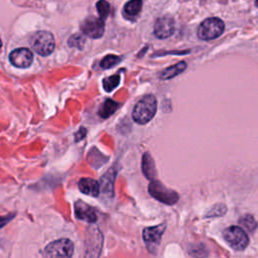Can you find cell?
Listing matches in <instances>:
<instances>
[{
    "mask_svg": "<svg viewBox=\"0 0 258 258\" xmlns=\"http://www.w3.org/2000/svg\"><path fill=\"white\" fill-rule=\"evenodd\" d=\"M157 102L153 95H146L134 106L132 111L133 120L138 124L148 123L155 115Z\"/></svg>",
    "mask_w": 258,
    "mask_h": 258,
    "instance_id": "obj_1",
    "label": "cell"
},
{
    "mask_svg": "<svg viewBox=\"0 0 258 258\" xmlns=\"http://www.w3.org/2000/svg\"><path fill=\"white\" fill-rule=\"evenodd\" d=\"M74 243L68 238H61L50 242L42 252V258H72Z\"/></svg>",
    "mask_w": 258,
    "mask_h": 258,
    "instance_id": "obj_2",
    "label": "cell"
},
{
    "mask_svg": "<svg viewBox=\"0 0 258 258\" xmlns=\"http://www.w3.org/2000/svg\"><path fill=\"white\" fill-rule=\"evenodd\" d=\"M29 43L32 49L42 56L50 54L53 51L55 44L53 35L45 30L36 31L33 33L29 39Z\"/></svg>",
    "mask_w": 258,
    "mask_h": 258,
    "instance_id": "obj_3",
    "label": "cell"
},
{
    "mask_svg": "<svg viewBox=\"0 0 258 258\" xmlns=\"http://www.w3.org/2000/svg\"><path fill=\"white\" fill-rule=\"evenodd\" d=\"M225 29L223 20L218 17H210L205 19L198 28V37L202 40H212L219 37Z\"/></svg>",
    "mask_w": 258,
    "mask_h": 258,
    "instance_id": "obj_4",
    "label": "cell"
},
{
    "mask_svg": "<svg viewBox=\"0 0 258 258\" xmlns=\"http://www.w3.org/2000/svg\"><path fill=\"white\" fill-rule=\"evenodd\" d=\"M148 191L155 200L166 205L176 204L179 198L176 191L166 187L159 180H152L148 185Z\"/></svg>",
    "mask_w": 258,
    "mask_h": 258,
    "instance_id": "obj_5",
    "label": "cell"
},
{
    "mask_svg": "<svg viewBox=\"0 0 258 258\" xmlns=\"http://www.w3.org/2000/svg\"><path fill=\"white\" fill-rule=\"evenodd\" d=\"M223 235L226 242L234 250L241 251L248 246V243H249L248 235L245 233V231L241 227L231 226L226 230H224Z\"/></svg>",
    "mask_w": 258,
    "mask_h": 258,
    "instance_id": "obj_6",
    "label": "cell"
},
{
    "mask_svg": "<svg viewBox=\"0 0 258 258\" xmlns=\"http://www.w3.org/2000/svg\"><path fill=\"white\" fill-rule=\"evenodd\" d=\"M165 231V225L160 224L153 227H146L143 229L142 237L147 250L151 254H156L161 242L162 235Z\"/></svg>",
    "mask_w": 258,
    "mask_h": 258,
    "instance_id": "obj_7",
    "label": "cell"
},
{
    "mask_svg": "<svg viewBox=\"0 0 258 258\" xmlns=\"http://www.w3.org/2000/svg\"><path fill=\"white\" fill-rule=\"evenodd\" d=\"M103 244L101 232L96 228H89L86 240V258H98Z\"/></svg>",
    "mask_w": 258,
    "mask_h": 258,
    "instance_id": "obj_8",
    "label": "cell"
},
{
    "mask_svg": "<svg viewBox=\"0 0 258 258\" xmlns=\"http://www.w3.org/2000/svg\"><path fill=\"white\" fill-rule=\"evenodd\" d=\"M81 29L84 34L91 38H100L105 30L104 20L96 16H89L81 23Z\"/></svg>",
    "mask_w": 258,
    "mask_h": 258,
    "instance_id": "obj_9",
    "label": "cell"
},
{
    "mask_svg": "<svg viewBox=\"0 0 258 258\" xmlns=\"http://www.w3.org/2000/svg\"><path fill=\"white\" fill-rule=\"evenodd\" d=\"M175 31V22L172 16L163 15L155 20L153 32L157 38H167Z\"/></svg>",
    "mask_w": 258,
    "mask_h": 258,
    "instance_id": "obj_10",
    "label": "cell"
},
{
    "mask_svg": "<svg viewBox=\"0 0 258 258\" xmlns=\"http://www.w3.org/2000/svg\"><path fill=\"white\" fill-rule=\"evenodd\" d=\"M9 59L17 68H28L32 62L33 54L28 48H16L9 54Z\"/></svg>",
    "mask_w": 258,
    "mask_h": 258,
    "instance_id": "obj_11",
    "label": "cell"
},
{
    "mask_svg": "<svg viewBox=\"0 0 258 258\" xmlns=\"http://www.w3.org/2000/svg\"><path fill=\"white\" fill-rule=\"evenodd\" d=\"M75 215L79 220L93 224L97 221V215L95 210L84 201L78 200L75 203Z\"/></svg>",
    "mask_w": 258,
    "mask_h": 258,
    "instance_id": "obj_12",
    "label": "cell"
},
{
    "mask_svg": "<svg viewBox=\"0 0 258 258\" xmlns=\"http://www.w3.org/2000/svg\"><path fill=\"white\" fill-rule=\"evenodd\" d=\"M79 189L88 196L98 197L100 194V184L97 180L90 177H83L79 180Z\"/></svg>",
    "mask_w": 258,
    "mask_h": 258,
    "instance_id": "obj_13",
    "label": "cell"
},
{
    "mask_svg": "<svg viewBox=\"0 0 258 258\" xmlns=\"http://www.w3.org/2000/svg\"><path fill=\"white\" fill-rule=\"evenodd\" d=\"M142 8V0H130L123 8V15L127 19H135Z\"/></svg>",
    "mask_w": 258,
    "mask_h": 258,
    "instance_id": "obj_14",
    "label": "cell"
},
{
    "mask_svg": "<svg viewBox=\"0 0 258 258\" xmlns=\"http://www.w3.org/2000/svg\"><path fill=\"white\" fill-rule=\"evenodd\" d=\"M116 172L114 168H110L106 174H104L101 177V183L100 184V189H102V192L105 195H110L112 196V191H113V182H114V178H115Z\"/></svg>",
    "mask_w": 258,
    "mask_h": 258,
    "instance_id": "obj_15",
    "label": "cell"
},
{
    "mask_svg": "<svg viewBox=\"0 0 258 258\" xmlns=\"http://www.w3.org/2000/svg\"><path fill=\"white\" fill-rule=\"evenodd\" d=\"M186 68V62L185 61H179L169 68H166L164 71H162L159 75V78L161 80H169L174 78L175 76L181 74Z\"/></svg>",
    "mask_w": 258,
    "mask_h": 258,
    "instance_id": "obj_16",
    "label": "cell"
},
{
    "mask_svg": "<svg viewBox=\"0 0 258 258\" xmlns=\"http://www.w3.org/2000/svg\"><path fill=\"white\" fill-rule=\"evenodd\" d=\"M142 171L145 177L148 179H154L156 176V170L154 161L148 153H144L142 157Z\"/></svg>",
    "mask_w": 258,
    "mask_h": 258,
    "instance_id": "obj_17",
    "label": "cell"
},
{
    "mask_svg": "<svg viewBox=\"0 0 258 258\" xmlns=\"http://www.w3.org/2000/svg\"><path fill=\"white\" fill-rule=\"evenodd\" d=\"M118 107H119V103L115 102L112 99H107L103 103V105L99 111V115L102 118H109L118 109Z\"/></svg>",
    "mask_w": 258,
    "mask_h": 258,
    "instance_id": "obj_18",
    "label": "cell"
},
{
    "mask_svg": "<svg viewBox=\"0 0 258 258\" xmlns=\"http://www.w3.org/2000/svg\"><path fill=\"white\" fill-rule=\"evenodd\" d=\"M119 83H120V76H119V74L110 76V77H108V78L103 80L104 90L106 92H111V91H113L119 85Z\"/></svg>",
    "mask_w": 258,
    "mask_h": 258,
    "instance_id": "obj_19",
    "label": "cell"
},
{
    "mask_svg": "<svg viewBox=\"0 0 258 258\" xmlns=\"http://www.w3.org/2000/svg\"><path fill=\"white\" fill-rule=\"evenodd\" d=\"M239 223L250 233H253L257 227V222L255 220V218L252 215H245L243 216Z\"/></svg>",
    "mask_w": 258,
    "mask_h": 258,
    "instance_id": "obj_20",
    "label": "cell"
},
{
    "mask_svg": "<svg viewBox=\"0 0 258 258\" xmlns=\"http://www.w3.org/2000/svg\"><path fill=\"white\" fill-rule=\"evenodd\" d=\"M121 60V57L115 54H108L106 55L100 62V66L103 69H110L116 64H118Z\"/></svg>",
    "mask_w": 258,
    "mask_h": 258,
    "instance_id": "obj_21",
    "label": "cell"
},
{
    "mask_svg": "<svg viewBox=\"0 0 258 258\" xmlns=\"http://www.w3.org/2000/svg\"><path fill=\"white\" fill-rule=\"evenodd\" d=\"M96 8L99 12V15H100V19L102 20H105L108 15H109V11H110V5L107 1L105 0H99L97 3H96Z\"/></svg>",
    "mask_w": 258,
    "mask_h": 258,
    "instance_id": "obj_22",
    "label": "cell"
},
{
    "mask_svg": "<svg viewBox=\"0 0 258 258\" xmlns=\"http://www.w3.org/2000/svg\"><path fill=\"white\" fill-rule=\"evenodd\" d=\"M85 37L82 35V34H79V33H76L74 35H72L70 38H69V46L71 47H78V48H82L85 44Z\"/></svg>",
    "mask_w": 258,
    "mask_h": 258,
    "instance_id": "obj_23",
    "label": "cell"
},
{
    "mask_svg": "<svg viewBox=\"0 0 258 258\" xmlns=\"http://www.w3.org/2000/svg\"><path fill=\"white\" fill-rule=\"evenodd\" d=\"M14 215L15 214H10V215H7V216H0V228H2L7 223H9L13 219Z\"/></svg>",
    "mask_w": 258,
    "mask_h": 258,
    "instance_id": "obj_24",
    "label": "cell"
},
{
    "mask_svg": "<svg viewBox=\"0 0 258 258\" xmlns=\"http://www.w3.org/2000/svg\"><path fill=\"white\" fill-rule=\"evenodd\" d=\"M1 45H2V43H1V39H0V47H1Z\"/></svg>",
    "mask_w": 258,
    "mask_h": 258,
    "instance_id": "obj_25",
    "label": "cell"
}]
</instances>
